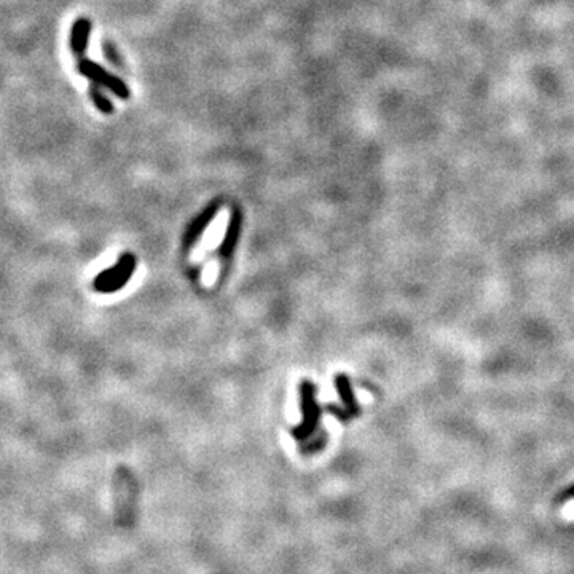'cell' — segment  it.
I'll use <instances>...</instances> for the list:
<instances>
[{
	"label": "cell",
	"instance_id": "6da1fadb",
	"mask_svg": "<svg viewBox=\"0 0 574 574\" xmlns=\"http://www.w3.org/2000/svg\"><path fill=\"white\" fill-rule=\"evenodd\" d=\"M136 260L133 254H123L120 260L106 272L99 273L94 279V289L101 294H112L128 283L134 272Z\"/></svg>",
	"mask_w": 574,
	"mask_h": 574
},
{
	"label": "cell",
	"instance_id": "7a4b0ae2",
	"mask_svg": "<svg viewBox=\"0 0 574 574\" xmlns=\"http://www.w3.org/2000/svg\"><path fill=\"white\" fill-rule=\"evenodd\" d=\"M77 71L82 74L83 77L90 78L91 82L99 85V86H104L108 91H112L115 96L122 97V99H128L131 96V91L123 80H120L118 77H115L113 74H111L108 71H106L104 67L97 64L94 61H90V59H85V57H80L78 64H77Z\"/></svg>",
	"mask_w": 574,
	"mask_h": 574
},
{
	"label": "cell",
	"instance_id": "3957f363",
	"mask_svg": "<svg viewBox=\"0 0 574 574\" xmlns=\"http://www.w3.org/2000/svg\"><path fill=\"white\" fill-rule=\"evenodd\" d=\"M90 34H91V21L88 18H78L74 21L71 29V50L76 57H83L86 48L90 43Z\"/></svg>",
	"mask_w": 574,
	"mask_h": 574
},
{
	"label": "cell",
	"instance_id": "277c9868",
	"mask_svg": "<svg viewBox=\"0 0 574 574\" xmlns=\"http://www.w3.org/2000/svg\"><path fill=\"white\" fill-rule=\"evenodd\" d=\"M88 94H90L91 101H93V104L96 106L97 111H101L102 113H106V115H111V113L115 112L113 104L111 102V99H108V97L104 93H102L99 85H96V83L91 85L90 90H88Z\"/></svg>",
	"mask_w": 574,
	"mask_h": 574
},
{
	"label": "cell",
	"instance_id": "5b68a950",
	"mask_svg": "<svg viewBox=\"0 0 574 574\" xmlns=\"http://www.w3.org/2000/svg\"><path fill=\"white\" fill-rule=\"evenodd\" d=\"M102 51H104L106 59L111 62L112 66L118 67V69H123V59H122V56L118 55V51H117V48H115L113 43H111V42L102 43Z\"/></svg>",
	"mask_w": 574,
	"mask_h": 574
},
{
	"label": "cell",
	"instance_id": "8992f818",
	"mask_svg": "<svg viewBox=\"0 0 574 574\" xmlns=\"http://www.w3.org/2000/svg\"><path fill=\"white\" fill-rule=\"evenodd\" d=\"M561 517L566 520H574V499L565 504V507L561 509Z\"/></svg>",
	"mask_w": 574,
	"mask_h": 574
}]
</instances>
